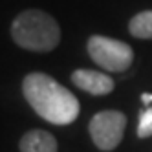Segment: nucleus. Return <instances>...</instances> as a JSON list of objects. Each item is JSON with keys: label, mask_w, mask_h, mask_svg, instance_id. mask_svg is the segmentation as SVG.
<instances>
[{"label": "nucleus", "mask_w": 152, "mask_h": 152, "mask_svg": "<svg viewBox=\"0 0 152 152\" xmlns=\"http://www.w3.org/2000/svg\"><path fill=\"white\" fill-rule=\"evenodd\" d=\"M22 92L31 108L53 125H70L79 115V101L68 88L42 72L29 73Z\"/></svg>", "instance_id": "1"}, {"label": "nucleus", "mask_w": 152, "mask_h": 152, "mask_svg": "<svg viewBox=\"0 0 152 152\" xmlns=\"http://www.w3.org/2000/svg\"><path fill=\"white\" fill-rule=\"evenodd\" d=\"M11 37L20 48L31 51H51L61 40V28L48 13L28 9L11 24Z\"/></svg>", "instance_id": "2"}, {"label": "nucleus", "mask_w": 152, "mask_h": 152, "mask_svg": "<svg viewBox=\"0 0 152 152\" xmlns=\"http://www.w3.org/2000/svg\"><path fill=\"white\" fill-rule=\"evenodd\" d=\"M88 53L92 61L106 72H125L134 61V51L128 44L103 35L88 39Z\"/></svg>", "instance_id": "3"}, {"label": "nucleus", "mask_w": 152, "mask_h": 152, "mask_svg": "<svg viewBox=\"0 0 152 152\" xmlns=\"http://www.w3.org/2000/svg\"><path fill=\"white\" fill-rule=\"evenodd\" d=\"M125 126H126L125 114L117 110H103L95 114L90 121L92 141L101 150H114L121 143Z\"/></svg>", "instance_id": "4"}, {"label": "nucleus", "mask_w": 152, "mask_h": 152, "mask_svg": "<svg viewBox=\"0 0 152 152\" xmlns=\"http://www.w3.org/2000/svg\"><path fill=\"white\" fill-rule=\"evenodd\" d=\"M72 83L92 95H106L114 90V81L110 75L95 70H75L72 73Z\"/></svg>", "instance_id": "5"}, {"label": "nucleus", "mask_w": 152, "mask_h": 152, "mask_svg": "<svg viewBox=\"0 0 152 152\" xmlns=\"http://www.w3.org/2000/svg\"><path fill=\"white\" fill-rule=\"evenodd\" d=\"M22 152H57V139L46 130H29L20 139Z\"/></svg>", "instance_id": "6"}, {"label": "nucleus", "mask_w": 152, "mask_h": 152, "mask_svg": "<svg viewBox=\"0 0 152 152\" xmlns=\"http://www.w3.org/2000/svg\"><path fill=\"white\" fill-rule=\"evenodd\" d=\"M128 29L136 39H152V11H141L134 15Z\"/></svg>", "instance_id": "7"}, {"label": "nucleus", "mask_w": 152, "mask_h": 152, "mask_svg": "<svg viewBox=\"0 0 152 152\" xmlns=\"http://www.w3.org/2000/svg\"><path fill=\"white\" fill-rule=\"evenodd\" d=\"M137 136L139 137H148V136H152V104L147 106L145 110L139 114Z\"/></svg>", "instance_id": "8"}, {"label": "nucleus", "mask_w": 152, "mask_h": 152, "mask_svg": "<svg viewBox=\"0 0 152 152\" xmlns=\"http://www.w3.org/2000/svg\"><path fill=\"white\" fill-rule=\"evenodd\" d=\"M141 101H143L147 106H150L152 104V94H143L141 95Z\"/></svg>", "instance_id": "9"}]
</instances>
